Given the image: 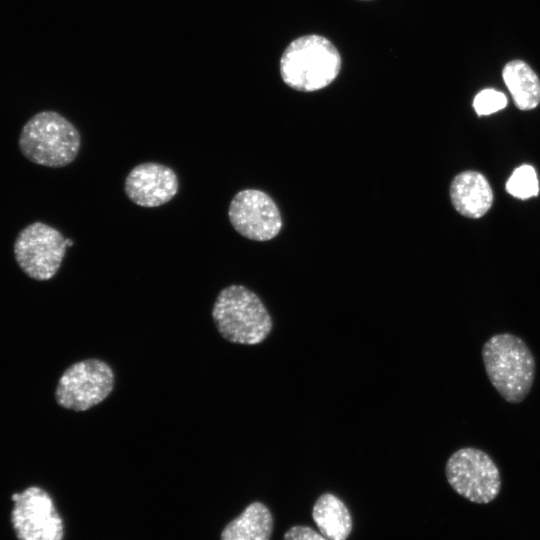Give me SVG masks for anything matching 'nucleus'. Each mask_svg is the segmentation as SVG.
<instances>
[{
  "instance_id": "obj_9",
  "label": "nucleus",
  "mask_w": 540,
  "mask_h": 540,
  "mask_svg": "<svg viewBox=\"0 0 540 540\" xmlns=\"http://www.w3.org/2000/svg\"><path fill=\"white\" fill-rule=\"evenodd\" d=\"M228 216L234 229L250 240H270L282 227L281 214L275 202L257 189L236 193L230 202Z\"/></svg>"
},
{
  "instance_id": "obj_8",
  "label": "nucleus",
  "mask_w": 540,
  "mask_h": 540,
  "mask_svg": "<svg viewBox=\"0 0 540 540\" xmlns=\"http://www.w3.org/2000/svg\"><path fill=\"white\" fill-rule=\"evenodd\" d=\"M11 524L18 540H63L64 523L50 494L30 486L11 496Z\"/></svg>"
},
{
  "instance_id": "obj_3",
  "label": "nucleus",
  "mask_w": 540,
  "mask_h": 540,
  "mask_svg": "<svg viewBox=\"0 0 540 540\" xmlns=\"http://www.w3.org/2000/svg\"><path fill=\"white\" fill-rule=\"evenodd\" d=\"M341 57L325 37L306 35L292 41L280 59L283 81L291 88L312 92L328 86L338 76Z\"/></svg>"
},
{
  "instance_id": "obj_14",
  "label": "nucleus",
  "mask_w": 540,
  "mask_h": 540,
  "mask_svg": "<svg viewBox=\"0 0 540 540\" xmlns=\"http://www.w3.org/2000/svg\"><path fill=\"white\" fill-rule=\"evenodd\" d=\"M502 76L520 110H531L540 103V80L528 64L511 61L505 65Z\"/></svg>"
},
{
  "instance_id": "obj_15",
  "label": "nucleus",
  "mask_w": 540,
  "mask_h": 540,
  "mask_svg": "<svg viewBox=\"0 0 540 540\" xmlns=\"http://www.w3.org/2000/svg\"><path fill=\"white\" fill-rule=\"evenodd\" d=\"M507 191L514 197L527 199L539 192V183L535 169L522 165L514 170L506 184Z\"/></svg>"
},
{
  "instance_id": "obj_4",
  "label": "nucleus",
  "mask_w": 540,
  "mask_h": 540,
  "mask_svg": "<svg viewBox=\"0 0 540 540\" xmlns=\"http://www.w3.org/2000/svg\"><path fill=\"white\" fill-rule=\"evenodd\" d=\"M18 145L22 155L32 163L58 168L75 160L81 137L64 116L55 111H41L24 124Z\"/></svg>"
},
{
  "instance_id": "obj_1",
  "label": "nucleus",
  "mask_w": 540,
  "mask_h": 540,
  "mask_svg": "<svg viewBox=\"0 0 540 540\" xmlns=\"http://www.w3.org/2000/svg\"><path fill=\"white\" fill-rule=\"evenodd\" d=\"M482 360L487 377L508 403H521L529 394L536 361L528 345L512 333L491 336L483 345Z\"/></svg>"
},
{
  "instance_id": "obj_16",
  "label": "nucleus",
  "mask_w": 540,
  "mask_h": 540,
  "mask_svg": "<svg viewBox=\"0 0 540 540\" xmlns=\"http://www.w3.org/2000/svg\"><path fill=\"white\" fill-rule=\"evenodd\" d=\"M507 105L506 96L494 89H484L479 92L473 102V106L478 115H489L495 113Z\"/></svg>"
},
{
  "instance_id": "obj_10",
  "label": "nucleus",
  "mask_w": 540,
  "mask_h": 540,
  "mask_svg": "<svg viewBox=\"0 0 540 540\" xmlns=\"http://www.w3.org/2000/svg\"><path fill=\"white\" fill-rule=\"evenodd\" d=\"M175 172L163 164L142 163L128 173L124 190L127 197L142 207H157L169 202L178 192Z\"/></svg>"
},
{
  "instance_id": "obj_2",
  "label": "nucleus",
  "mask_w": 540,
  "mask_h": 540,
  "mask_svg": "<svg viewBox=\"0 0 540 540\" xmlns=\"http://www.w3.org/2000/svg\"><path fill=\"white\" fill-rule=\"evenodd\" d=\"M212 318L220 335L236 344H260L273 328L263 302L242 285H230L220 291L212 308Z\"/></svg>"
},
{
  "instance_id": "obj_5",
  "label": "nucleus",
  "mask_w": 540,
  "mask_h": 540,
  "mask_svg": "<svg viewBox=\"0 0 540 540\" xmlns=\"http://www.w3.org/2000/svg\"><path fill=\"white\" fill-rule=\"evenodd\" d=\"M445 475L451 488L473 503H490L501 490L497 464L488 453L475 447H463L452 453L445 465Z\"/></svg>"
},
{
  "instance_id": "obj_7",
  "label": "nucleus",
  "mask_w": 540,
  "mask_h": 540,
  "mask_svg": "<svg viewBox=\"0 0 540 540\" xmlns=\"http://www.w3.org/2000/svg\"><path fill=\"white\" fill-rule=\"evenodd\" d=\"M114 383V372L106 362L99 359L81 360L62 373L55 390V399L65 409L85 411L107 398Z\"/></svg>"
},
{
  "instance_id": "obj_11",
  "label": "nucleus",
  "mask_w": 540,
  "mask_h": 540,
  "mask_svg": "<svg viewBox=\"0 0 540 540\" xmlns=\"http://www.w3.org/2000/svg\"><path fill=\"white\" fill-rule=\"evenodd\" d=\"M450 197L454 208L468 218L483 216L493 202L487 179L476 171H464L455 176L450 185Z\"/></svg>"
},
{
  "instance_id": "obj_6",
  "label": "nucleus",
  "mask_w": 540,
  "mask_h": 540,
  "mask_svg": "<svg viewBox=\"0 0 540 540\" xmlns=\"http://www.w3.org/2000/svg\"><path fill=\"white\" fill-rule=\"evenodd\" d=\"M72 245L73 241L54 227L33 222L18 233L13 251L16 263L28 277L47 281L58 272L66 248Z\"/></svg>"
},
{
  "instance_id": "obj_12",
  "label": "nucleus",
  "mask_w": 540,
  "mask_h": 540,
  "mask_svg": "<svg viewBox=\"0 0 540 540\" xmlns=\"http://www.w3.org/2000/svg\"><path fill=\"white\" fill-rule=\"evenodd\" d=\"M313 520L328 540H346L352 531V517L346 505L331 493L322 494L312 509Z\"/></svg>"
},
{
  "instance_id": "obj_17",
  "label": "nucleus",
  "mask_w": 540,
  "mask_h": 540,
  "mask_svg": "<svg viewBox=\"0 0 540 540\" xmlns=\"http://www.w3.org/2000/svg\"><path fill=\"white\" fill-rule=\"evenodd\" d=\"M283 540H328L311 527L296 525L287 530Z\"/></svg>"
},
{
  "instance_id": "obj_13",
  "label": "nucleus",
  "mask_w": 540,
  "mask_h": 540,
  "mask_svg": "<svg viewBox=\"0 0 540 540\" xmlns=\"http://www.w3.org/2000/svg\"><path fill=\"white\" fill-rule=\"evenodd\" d=\"M273 517L263 503L253 502L221 533V540H270Z\"/></svg>"
}]
</instances>
